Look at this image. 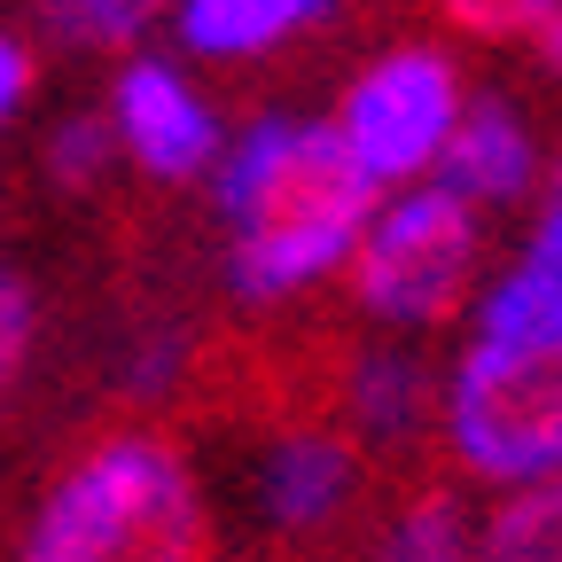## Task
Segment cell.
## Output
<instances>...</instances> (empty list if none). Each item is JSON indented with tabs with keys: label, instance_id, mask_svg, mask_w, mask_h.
Returning <instances> with one entry per match:
<instances>
[{
	"label": "cell",
	"instance_id": "cell-6",
	"mask_svg": "<svg viewBox=\"0 0 562 562\" xmlns=\"http://www.w3.org/2000/svg\"><path fill=\"white\" fill-rule=\"evenodd\" d=\"M266 422L273 430H266V453L250 469V516L281 554H313L360 508L368 446L336 414L321 422V406H290V414H266Z\"/></svg>",
	"mask_w": 562,
	"mask_h": 562
},
{
	"label": "cell",
	"instance_id": "cell-20",
	"mask_svg": "<svg viewBox=\"0 0 562 562\" xmlns=\"http://www.w3.org/2000/svg\"><path fill=\"white\" fill-rule=\"evenodd\" d=\"M547 195H562V157H554V172H547Z\"/></svg>",
	"mask_w": 562,
	"mask_h": 562
},
{
	"label": "cell",
	"instance_id": "cell-18",
	"mask_svg": "<svg viewBox=\"0 0 562 562\" xmlns=\"http://www.w3.org/2000/svg\"><path fill=\"white\" fill-rule=\"evenodd\" d=\"M24 94H32V47L0 32V125L24 110Z\"/></svg>",
	"mask_w": 562,
	"mask_h": 562
},
{
	"label": "cell",
	"instance_id": "cell-8",
	"mask_svg": "<svg viewBox=\"0 0 562 562\" xmlns=\"http://www.w3.org/2000/svg\"><path fill=\"white\" fill-rule=\"evenodd\" d=\"M438 383L446 375L422 360V351H406V344H360V351H344V368L321 391H328L344 430L383 461V453H414L422 438H438Z\"/></svg>",
	"mask_w": 562,
	"mask_h": 562
},
{
	"label": "cell",
	"instance_id": "cell-4",
	"mask_svg": "<svg viewBox=\"0 0 562 562\" xmlns=\"http://www.w3.org/2000/svg\"><path fill=\"white\" fill-rule=\"evenodd\" d=\"M476 266H484V211H469L438 180H414L391 203H375L360 250L344 258V281L368 321L422 336V328L461 321Z\"/></svg>",
	"mask_w": 562,
	"mask_h": 562
},
{
	"label": "cell",
	"instance_id": "cell-5",
	"mask_svg": "<svg viewBox=\"0 0 562 562\" xmlns=\"http://www.w3.org/2000/svg\"><path fill=\"white\" fill-rule=\"evenodd\" d=\"M461 102H469L461 63L446 47H391L336 94L328 125L375 188H414L422 172H438V149H446Z\"/></svg>",
	"mask_w": 562,
	"mask_h": 562
},
{
	"label": "cell",
	"instance_id": "cell-2",
	"mask_svg": "<svg viewBox=\"0 0 562 562\" xmlns=\"http://www.w3.org/2000/svg\"><path fill=\"white\" fill-rule=\"evenodd\" d=\"M220 220H227V281L250 305H281L344 273L375 220V180L336 140V125L258 117L235 157L220 165Z\"/></svg>",
	"mask_w": 562,
	"mask_h": 562
},
{
	"label": "cell",
	"instance_id": "cell-11",
	"mask_svg": "<svg viewBox=\"0 0 562 562\" xmlns=\"http://www.w3.org/2000/svg\"><path fill=\"white\" fill-rule=\"evenodd\" d=\"M476 328L484 336H562V195H547L524 258L508 273H492Z\"/></svg>",
	"mask_w": 562,
	"mask_h": 562
},
{
	"label": "cell",
	"instance_id": "cell-15",
	"mask_svg": "<svg viewBox=\"0 0 562 562\" xmlns=\"http://www.w3.org/2000/svg\"><path fill=\"white\" fill-rule=\"evenodd\" d=\"M40 328H47V313H40L32 273L0 266V422H9V406H16V398H24V383H32Z\"/></svg>",
	"mask_w": 562,
	"mask_h": 562
},
{
	"label": "cell",
	"instance_id": "cell-12",
	"mask_svg": "<svg viewBox=\"0 0 562 562\" xmlns=\"http://www.w3.org/2000/svg\"><path fill=\"white\" fill-rule=\"evenodd\" d=\"M328 0H180V40L211 63H250L281 40H297Z\"/></svg>",
	"mask_w": 562,
	"mask_h": 562
},
{
	"label": "cell",
	"instance_id": "cell-3",
	"mask_svg": "<svg viewBox=\"0 0 562 562\" xmlns=\"http://www.w3.org/2000/svg\"><path fill=\"white\" fill-rule=\"evenodd\" d=\"M438 446L469 484L562 476V336H469L438 383Z\"/></svg>",
	"mask_w": 562,
	"mask_h": 562
},
{
	"label": "cell",
	"instance_id": "cell-16",
	"mask_svg": "<svg viewBox=\"0 0 562 562\" xmlns=\"http://www.w3.org/2000/svg\"><path fill=\"white\" fill-rule=\"evenodd\" d=\"M110 157H117V125L110 117H63L55 140H47V180L63 195H94L110 180Z\"/></svg>",
	"mask_w": 562,
	"mask_h": 562
},
{
	"label": "cell",
	"instance_id": "cell-13",
	"mask_svg": "<svg viewBox=\"0 0 562 562\" xmlns=\"http://www.w3.org/2000/svg\"><path fill=\"white\" fill-rule=\"evenodd\" d=\"M476 562H562V476L508 484L476 516Z\"/></svg>",
	"mask_w": 562,
	"mask_h": 562
},
{
	"label": "cell",
	"instance_id": "cell-19",
	"mask_svg": "<svg viewBox=\"0 0 562 562\" xmlns=\"http://www.w3.org/2000/svg\"><path fill=\"white\" fill-rule=\"evenodd\" d=\"M531 47H539V63H547V70H562V0H554V9L539 16V32H531Z\"/></svg>",
	"mask_w": 562,
	"mask_h": 562
},
{
	"label": "cell",
	"instance_id": "cell-9",
	"mask_svg": "<svg viewBox=\"0 0 562 562\" xmlns=\"http://www.w3.org/2000/svg\"><path fill=\"white\" fill-rule=\"evenodd\" d=\"M539 180V140L531 117L508 94H469L446 149H438V188L461 195L469 211H516Z\"/></svg>",
	"mask_w": 562,
	"mask_h": 562
},
{
	"label": "cell",
	"instance_id": "cell-10",
	"mask_svg": "<svg viewBox=\"0 0 562 562\" xmlns=\"http://www.w3.org/2000/svg\"><path fill=\"white\" fill-rule=\"evenodd\" d=\"M360 562H476V516L469 492L446 476H414L398 484L375 531L360 539Z\"/></svg>",
	"mask_w": 562,
	"mask_h": 562
},
{
	"label": "cell",
	"instance_id": "cell-14",
	"mask_svg": "<svg viewBox=\"0 0 562 562\" xmlns=\"http://www.w3.org/2000/svg\"><path fill=\"white\" fill-rule=\"evenodd\" d=\"M40 9V32L55 47H133L140 32H149L172 0H32Z\"/></svg>",
	"mask_w": 562,
	"mask_h": 562
},
{
	"label": "cell",
	"instance_id": "cell-1",
	"mask_svg": "<svg viewBox=\"0 0 562 562\" xmlns=\"http://www.w3.org/2000/svg\"><path fill=\"white\" fill-rule=\"evenodd\" d=\"M16 562H220V524L180 438L117 406L55 453Z\"/></svg>",
	"mask_w": 562,
	"mask_h": 562
},
{
	"label": "cell",
	"instance_id": "cell-17",
	"mask_svg": "<svg viewBox=\"0 0 562 562\" xmlns=\"http://www.w3.org/2000/svg\"><path fill=\"white\" fill-rule=\"evenodd\" d=\"M554 0H430V16H446L461 40H531Z\"/></svg>",
	"mask_w": 562,
	"mask_h": 562
},
{
	"label": "cell",
	"instance_id": "cell-7",
	"mask_svg": "<svg viewBox=\"0 0 562 562\" xmlns=\"http://www.w3.org/2000/svg\"><path fill=\"white\" fill-rule=\"evenodd\" d=\"M110 125H117V149L157 188H180V180H195L211 157H220V125H211L203 94L180 79L172 63H157V55H133L117 70Z\"/></svg>",
	"mask_w": 562,
	"mask_h": 562
}]
</instances>
